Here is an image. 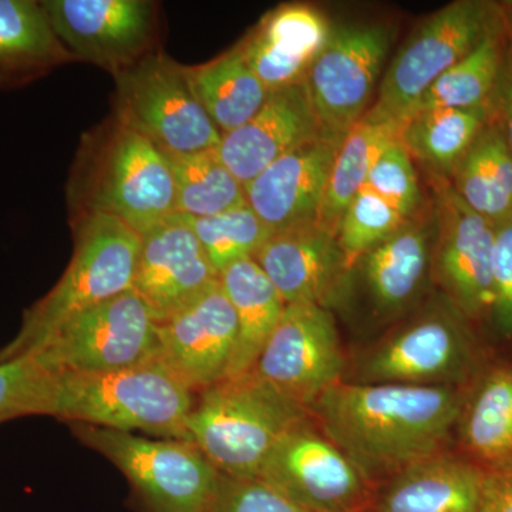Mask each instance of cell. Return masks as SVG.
I'll return each instance as SVG.
<instances>
[{"mask_svg":"<svg viewBox=\"0 0 512 512\" xmlns=\"http://www.w3.org/2000/svg\"><path fill=\"white\" fill-rule=\"evenodd\" d=\"M210 512H308L261 478L220 476Z\"/></svg>","mask_w":512,"mask_h":512,"instance_id":"8d00e7d4","label":"cell"},{"mask_svg":"<svg viewBox=\"0 0 512 512\" xmlns=\"http://www.w3.org/2000/svg\"><path fill=\"white\" fill-rule=\"evenodd\" d=\"M70 426L77 439L119 468L147 512H210L221 474L191 443L148 440L90 424Z\"/></svg>","mask_w":512,"mask_h":512,"instance_id":"8992f818","label":"cell"},{"mask_svg":"<svg viewBox=\"0 0 512 512\" xmlns=\"http://www.w3.org/2000/svg\"><path fill=\"white\" fill-rule=\"evenodd\" d=\"M165 156L173 170L175 214L211 217L248 204L244 185L221 160L218 148Z\"/></svg>","mask_w":512,"mask_h":512,"instance_id":"4dcf8cb0","label":"cell"},{"mask_svg":"<svg viewBox=\"0 0 512 512\" xmlns=\"http://www.w3.org/2000/svg\"><path fill=\"white\" fill-rule=\"evenodd\" d=\"M254 259L286 305H325L350 269L336 235L319 224L272 234Z\"/></svg>","mask_w":512,"mask_h":512,"instance_id":"ffe728a7","label":"cell"},{"mask_svg":"<svg viewBox=\"0 0 512 512\" xmlns=\"http://www.w3.org/2000/svg\"><path fill=\"white\" fill-rule=\"evenodd\" d=\"M40 6L74 59L113 74L143 59L153 36L154 9L144 0H46Z\"/></svg>","mask_w":512,"mask_h":512,"instance_id":"4fadbf2b","label":"cell"},{"mask_svg":"<svg viewBox=\"0 0 512 512\" xmlns=\"http://www.w3.org/2000/svg\"><path fill=\"white\" fill-rule=\"evenodd\" d=\"M188 82L222 134L244 126L264 107L269 92L241 46L210 63L185 67Z\"/></svg>","mask_w":512,"mask_h":512,"instance_id":"484cf974","label":"cell"},{"mask_svg":"<svg viewBox=\"0 0 512 512\" xmlns=\"http://www.w3.org/2000/svg\"><path fill=\"white\" fill-rule=\"evenodd\" d=\"M73 59L57 39L40 2L0 0V86L29 82Z\"/></svg>","mask_w":512,"mask_h":512,"instance_id":"cb8c5ba5","label":"cell"},{"mask_svg":"<svg viewBox=\"0 0 512 512\" xmlns=\"http://www.w3.org/2000/svg\"><path fill=\"white\" fill-rule=\"evenodd\" d=\"M365 188L379 195L410 220L419 210L421 192L412 156L399 140L377 157L367 175Z\"/></svg>","mask_w":512,"mask_h":512,"instance_id":"d590c367","label":"cell"},{"mask_svg":"<svg viewBox=\"0 0 512 512\" xmlns=\"http://www.w3.org/2000/svg\"><path fill=\"white\" fill-rule=\"evenodd\" d=\"M483 468L448 454L416 461L389 478L373 512H478Z\"/></svg>","mask_w":512,"mask_h":512,"instance_id":"7402d4cb","label":"cell"},{"mask_svg":"<svg viewBox=\"0 0 512 512\" xmlns=\"http://www.w3.org/2000/svg\"><path fill=\"white\" fill-rule=\"evenodd\" d=\"M467 330L450 312H430L414 319L367 353L360 383L451 386L471 362Z\"/></svg>","mask_w":512,"mask_h":512,"instance_id":"5bb4252c","label":"cell"},{"mask_svg":"<svg viewBox=\"0 0 512 512\" xmlns=\"http://www.w3.org/2000/svg\"><path fill=\"white\" fill-rule=\"evenodd\" d=\"M439 188L436 274L457 311L477 318L493 308L495 225L471 210L453 185Z\"/></svg>","mask_w":512,"mask_h":512,"instance_id":"9a60e30c","label":"cell"},{"mask_svg":"<svg viewBox=\"0 0 512 512\" xmlns=\"http://www.w3.org/2000/svg\"><path fill=\"white\" fill-rule=\"evenodd\" d=\"M197 393L160 357L113 372H55L50 417L188 443Z\"/></svg>","mask_w":512,"mask_h":512,"instance_id":"7a4b0ae2","label":"cell"},{"mask_svg":"<svg viewBox=\"0 0 512 512\" xmlns=\"http://www.w3.org/2000/svg\"><path fill=\"white\" fill-rule=\"evenodd\" d=\"M322 134L303 82L269 93L248 123L222 134L218 154L245 187L276 160Z\"/></svg>","mask_w":512,"mask_h":512,"instance_id":"d6986e66","label":"cell"},{"mask_svg":"<svg viewBox=\"0 0 512 512\" xmlns=\"http://www.w3.org/2000/svg\"><path fill=\"white\" fill-rule=\"evenodd\" d=\"M409 221L375 192L363 187L340 218L336 238L349 268Z\"/></svg>","mask_w":512,"mask_h":512,"instance_id":"836d02e7","label":"cell"},{"mask_svg":"<svg viewBox=\"0 0 512 512\" xmlns=\"http://www.w3.org/2000/svg\"><path fill=\"white\" fill-rule=\"evenodd\" d=\"M258 478L308 512L372 510L373 484L309 417L286 431Z\"/></svg>","mask_w":512,"mask_h":512,"instance_id":"30bf717a","label":"cell"},{"mask_svg":"<svg viewBox=\"0 0 512 512\" xmlns=\"http://www.w3.org/2000/svg\"><path fill=\"white\" fill-rule=\"evenodd\" d=\"M500 23L491 3L457 0L444 6L424 20L393 57L372 110L403 124L431 84Z\"/></svg>","mask_w":512,"mask_h":512,"instance_id":"ba28073f","label":"cell"},{"mask_svg":"<svg viewBox=\"0 0 512 512\" xmlns=\"http://www.w3.org/2000/svg\"><path fill=\"white\" fill-rule=\"evenodd\" d=\"M114 77L116 121L164 154L185 156L220 147V128L195 96L185 66L164 55L144 56Z\"/></svg>","mask_w":512,"mask_h":512,"instance_id":"52a82bcc","label":"cell"},{"mask_svg":"<svg viewBox=\"0 0 512 512\" xmlns=\"http://www.w3.org/2000/svg\"><path fill=\"white\" fill-rule=\"evenodd\" d=\"M503 25L491 30L464 59L441 74L421 96L413 114L436 109L493 107L505 62Z\"/></svg>","mask_w":512,"mask_h":512,"instance_id":"f546056e","label":"cell"},{"mask_svg":"<svg viewBox=\"0 0 512 512\" xmlns=\"http://www.w3.org/2000/svg\"><path fill=\"white\" fill-rule=\"evenodd\" d=\"M35 356L53 372H113L160 357L158 320L134 289L74 316Z\"/></svg>","mask_w":512,"mask_h":512,"instance_id":"9c48e42d","label":"cell"},{"mask_svg":"<svg viewBox=\"0 0 512 512\" xmlns=\"http://www.w3.org/2000/svg\"><path fill=\"white\" fill-rule=\"evenodd\" d=\"M343 357L335 320L325 306L286 305L252 370L292 402L311 412L312 404L342 382Z\"/></svg>","mask_w":512,"mask_h":512,"instance_id":"8fae6325","label":"cell"},{"mask_svg":"<svg viewBox=\"0 0 512 512\" xmlns=\"http://www.w3.org/2000/svg\"><path fill=\"white\" fill-rule=\"evenodd\" d=\"M320 429L373 485L440 453L463 414L456 387L346 383L312 404Z\"/></svg>","mask_w":512,"mask_h":512,"instance_id":"6da1fadb","label":"cell"},{"mask_svg":"<svg viewBox=\"0 0 512 512\" xmlns=\"http://www.w3.org/2000/svg\"><path fill=\"white\" fill-rule=\"evenodd\" d=\"M390 43V30L384 26L332 30L305 79L313 111L325 134L343 138L365 116Z\"/></svg>","mask_w":512,"mask_h":512,"instance_id":"7c38bea8","label":"cell"},{"mask_svg":"<svg viewBox=\"0 0 512 512\" xmlns=\"http://www.w3.org/2000/svg\"><path fill=\"white\" fill-rule=\"evenodd\" d=\"M342 138L322 134L265 168L245 197L272 234L318 224L330 170Z\"/></svg>","mask_w":512,"mask_h":512,"instance_id":"ac0fdd59","label":"cell"},{"mask_svg":"<svg viewBox=\"0 0 512 512\" xmlns=\"http://www.w3.org/2000/svg\"><path fill=\"white\" fill-rule=\"evenodd\" d=\"M493 291L491 315L500 332L512 339V220L495 227Z\"/></svg>","mask_w":512,"mask_h":512,"instance_id":"74e56055","label":"cell"},{"mask_svg":"<svg viewBox=\"0 0 512 512\" xmlns=\"http://www.w3.org/2000/svg\"><path fill=\"white\" fill-rule=\"evenodd\" d=\"M238 320L221 282L158 323L160 359L195 393L228 375L237 345Z\"/></svg>","mask_w":512,"mask_h":512,"instance_id":"2e32d148","label":"cell"},{"mask_svg":"<svg viewBox=\"0 0 512 512\" xmlns=\"http://www.w3.org/2000/svg\"><path fill=\"white\" fill-rule=\"evenodd\" d=\"M493 107L436 109L413 114L402 124L399 141L410 156L436 173L453 175L478 136L493 120Z\"/></svg>","mask_w":512,"mask_h":512,"instance_id":"f1b7e54d","label":"cell"},{"mask_svg":"<svg viewBox=\"0 0 512 512\" xmlns=\"http://www.w3.org/2000/svg\"><path fill=\"white\" fill-rule=\"evenodd\" d=\"M220 282L238 320L237 345L227 377L255 366L282 318L286 303L254 258L229 265Z\"/></svg>","mask_w":512,"mask_h":512,"instance_id":"603a6c76","label":"cell"},{"mask_svg":"<svg viewBox=\"0 0 512 512\" xmlns=\"http://www.w3.org/2000/svg\"><path fill=\"white\" fill-rule=\"evenodd\" d=\"M220 281L197 235L181 214L141 235L133 289L164 322Z\"/></svg>","mask_w":512,"mask_h":512,"instance_id":"e0dca14e","label":"cell"},{"mask_svg":"<svg viewBox=\"0 0 512 512\" xmlns=\"http://www.w3.org/2000/svg\"><path fill=\"white\" fill-rule=\"evenodd\" d=\"M494 120L497 121L508 147L512 151V53L505 62L503 77L495 94Z\"/></svg>","mask_w":512,"mask_h":512,"instance_id":"ab89813d","label":"cell"},{"mask_svg":"<svg viewBox=\"0 0 512 512\" xmlns=\"http://www.w3.org/2000/svg\"><path fill=\"white\" fill-rule=\"evenodd\" d=\"M478 512H512V456L484 468Z\"/></svg>","mask_w":512,"mask_h":512,"instance_id":"f35d334b","label":"cell"},{"mask_svg":"<svg viewBox=\"0 0 512 512\" xmlns=\"http://www.w3.org/2000/svg\"><path fill=\"white\" fill-rule=\"evenodd\" d=\"M328 22L309 6L276 9L241 49L269 93L305 82L313 60L328 43Z\"/></svg>","mask_w":512,"mask_h":512,"instance_id":"44dd1931","label":"cell"},{"mask_svg":"<svg viewBox=\"0 0 512 512\" xmlns=\"http://www.w3.org/2000/svg\"><path fill=\"white\" fill-rule=\"evenodd\" d=\"M453 177L454 190L471 210L495 227L512 220V151L494 114Z\"/></svg>","mask_w":512,"mask_h":512,"instance_id":"83f0119b","label":"cell"},{"mask_svg":"<svg viewBox=\"0 0 512 512\" xmlns=\"http://www.w3.org/2000/svg\"><path fill=\"white\" fill-rule=\"evenodd\" d=\"M362 259L377 308L383 312L400 311L419 293L429 271L430 229L406 221Z\"/></svg>","mask_w":512,"mask_h":512,"instance_id":"d4e9b609","label":"cell"},{"mask_svg":"<svg viewBox=\"0 0 512 512\" xmlns=\"http://www.w3.org/2000/svg\"><path fill=\"white\" fill-rule=\"evenodd\" d=\"M400 128L402 124L380 116L372 109L367 110L365 116L350 128L342 138L330 170L320 208V227L336 235L343 212L357 192L365 187L367 175L377 157L399 140Z\"/></svg>","mask_w":512,"mask_h":512,"instance_id":"4316f807","label":"cell"},{"mask_svg":"<svg viewBox=\"0 0 512 512\" xmlns=\"http://www.w3.org/2000/svg\"><path fill=\"white\" fill-rule=\"evenodd\" d=\"M183 217L220 275L229 265L254 258L272 235L248 204L211 217Z\"/></svg>","mask_w":512,"mask_h":512,"instance_id":"d6a6232c","label":"cell"},{"mask_svg":"<svg viewBox=\"0 0 512 512\" xmlns=\"http://www.w3.org/2000/svg\"><path fill=\"white\" fill-rule=\"evenodd\" d=\"M141 235L111 215H84L72 261L52 291L30 306L0 362L36 352L74 316L133 289Z\"/></svg>","mask_w":512,"mask_h":512,"instance_id":"277c9868","label":"cell"},{"mask_svg":"<svg viewBox=\"0 0 512 512\" xmlns=\"http://www.w3.org/2000/svg\"><path fill=\"white\" fill-rule=\"evenodd\" d=\"M463 436L488 464L512 456V370H494L485 377L464 417Z\"/></svg>","mask_w":512,"mask_h":512,"instance_id":"1f68e13d","label":"cell"},{"mask_svg":"<svg viewBox=\"0 0 512 512\" xmlns=\"http://www.w3.org/2000/svg\"><path fill=\"white\" fill-rule=\"evenodd\" d=\"M507 29H508V32H510V40L512 43V3L510 6V13H508V15H507ZM511 53H512V50H511Z\"/></svg>","mask_w":512,"mask_h":512,"instance_id":"60d3db41","label":"cell"},{"mask_svg":"<svg viewBox=\"0 0 512 512\" xmlns=\"http://www.w3.org/2000/svg\"><path fill=\"white\" fill-rule=\"evenodd\" d=\"M92 154L80 185L86 214L111 215L140 235L175 214L170 161L148 138L114 120Z\"/></svg>","mask_w":512,"mask_h":512,"instance_id":"5b68a950","label":"cell"},{"mask_svg":"<svg viewBox=\"0 0 512 512\" xmlns=\"http://www.w3.org/2000/svg\"><path fill=\"white\" fill-rule=\"evenodd\" d=\"M309 413L251 369L197 393L188 443L222 476L258 478L275 444Z\"/></svg>","mask_w":512,"mask_h":512,"instance_id":"3957f363","label":"cell"},{"mask_svg":"<svg viewBox=\"0 0 512 512\" xmlns=\"http://www.w3.org/2000/svg\"><path fill=\"white\" fill-rule=\"evenodd\" d=\"M55 372L35 356L0 362V423L26 416H50Z\"/></svg>","mask_w":512,"mask_h":512,"instance_id":"e575fe53","label":"cell"}]
</instances>
